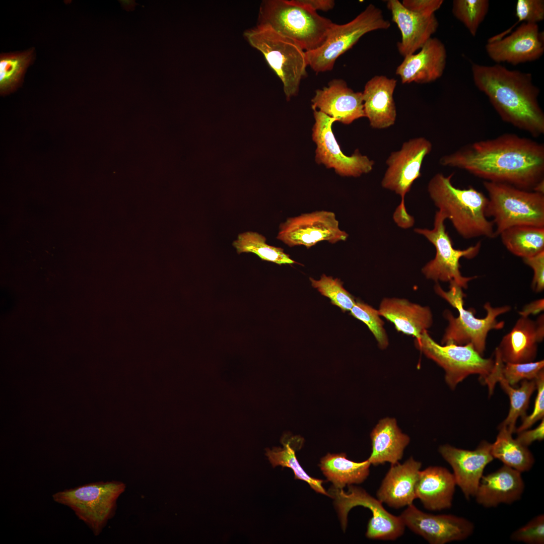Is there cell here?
<instances>
[{
  "instance_id": "obj_1",
  "label": "cell",
  "mask_w": 544,
  "mask_h": 544,
  "mask_svg": "<svg viewBox=\"0 0 544 544\" xmlns=\"http://www.w3.org/2000/svg\"><path fill=\"white\" fill-rule=\"evenodd\" d=\"M439 162L485 181L527 190L544 180L543 144L514 133L467 144Z\"/></svg>"
},
{
  "instance_id": "obj_2",
  "label": "cell",
  "mask_w": 544,
  "mask_h": 544,
  "mask_svg": "<svg viewBox=\"0 0 544 544\" xmlns=\"http://www.w3.org/2000/svg\"><path fill=\"white\" fill-rule=\"evenodd\" d=\"M477 88L488 98L502 120L534 137L544 133V112L538 102L540 90L532 75L509 70L500 64L472 63Z\"/></svg>"
},
{
  "instance_id": "obj_3",
  "label": "cell",
  "mask_w": 544,
  "mask_h": 544,
  "mask_svg": "<svg viewBox=\"0 0 544 544\" xmlns=\"http://www.w3.org/2000/svg\"><path fill=\"white\" fill-rule=\"evenodd\" d=\"M453 175L438 173L428 183L429 194L438 211L463 238L496 237L494 225L486 215L488 197L471 186L455 187L451 182Z\"/></svg>"
},
{
  "instance_id": "obj_4",
  "label": "cell",
  "mask_w": 544,
  "mask_h": 544,
  "mask_svg": "<svg viewBox=\"0 0 544 544\" xmlns=\"http://www.w3.org/2000/svg\"><path fill=\"white\" fill-rule=\"evenodd\" d=\"M258 22L292 40L306 52L321 46L334 24L295 0L263 1Z\"/></svg>"
},
{
  "instance_id": "obj_5",
  "label": "cell",
  "mask_w": 544,
  "mask_h": 544,
  "mask_svg": "<svg viewBox=\"0 0 544 544\" xmlns=\"http://www.w3.org/2000/svg\"><path fill=\"white\" fill-rule=\"evenodd\" d=\"M449 284L448 291H444L438 283L434 287L436 293L458 311V316L455 317L449 310L444 311L443 315L448 321V325L442 337L441 345L470 344L483 356L489 332L492 329H501L504 326V321H498L497 318L510 311L511 307L504 305L494 307L490 302H487L484 305L486 316L482 318H477L473 310L464 308L463 298L466 295L462 288L454 282Z\"/></svg>"
},
{
  "instance_id": "obj_6",
  "label": "cell",
  "mask_w": 544,
  "mask_h": 544,
  "mask_svg": "<svg viewBox=\"0 0 544 544\" xmlns=\"http://www.w3.org/2000/svg\"><path fill=\"white\" fill-rule=\"evenodd\" d=\"M244 36L281 80L287 100L297 95L301 80L307 75L305 51L266 25L258 23L245 31Z\"/></svg>"
},
{
  "instance_id": "obj_7",
  "label": "cell",
  "mask_w": 544,
  "mask_h": 544,
  "mask_svg": "<svg viewBox=\"0 0 544 544\" xmlns=\"http://www.w3.org/2000/svg\"><path fill=\"white\" fill-rule=\"evenodd\" d=\"M488 193L486 211L493 217L496 236L511 227H544V194L500 182L484 181Z\"/></svg>"
},
{
  "instance_id": "obj_8",
  "label": "cell",
  "mask_w": 544,
  "mask_h": 544,
  "mask_svg": "<svg viewBox=\"0 0 544 544\" xmlns=\"http://www.w3.org/2000/svg\"><path fill=\"white\" fill-rule=\"evenodd\" d=\"M125 489L121 482H97L59 491L52 498L71 509L98 535L114 515L117 500Z\"/></svg>"
},
{
  "instance_id": "obj_9",
  "label": "cell",
  "mask_w": 544,
  "mask_h": 544,
  "mask_svg": "<svg viewBox=\"0 0 544 544\" xmlns=\"http://www.w3.org/2000/svg\"><path fill=\"white\" fill-rule=\"evenodd\" d=\"M390 26L381 10L369 4L352 21L344 24L334 23L323 44L305 51L308 65L318 73L331 71L337 58L351 49L366 33L385 30Z\"/></svg>"
},
{
  "instance_id": "obj_10",
  "label": "cell",
  "mask_w": 544,
  "mask_h": 544,
  "mask_svg": "<svg viewBox=\"0 0 544 544\" xmlns=\"http://www.w3.org/2000/svg\"><path fill=\"white\" fill-rule=\"evenodd\" d=\"M446 216L440 211L436 212L432 229L416 228V233L425 237L435 247V257L422 268L425 277L436 283L454 282L462 289H467L468 283L477 276H463L460 270L459 260L461 257L473 258L479 253L481 242L464 249L453 247L452 240L446 231L444 224Z\"/></svg>"
},
{
  "instance_id": "obj_11",
  "label": "cell",
  "mask_w": 544,
  "mask_h": 544,
  "mask_svg": "<svg viewBox=\"0 0 544 544\" xmlns=\"http://www.w3.org/2000/svg\"><path fill=\"white\" fill-rule=\"evenodd\" d=\"M415 344L428 358L441 367L445 372V379L452 389L472 374H479L482 381L490 374L494 360L484 358L470 344L441 345L425 331Z\"/></svg>"
},
{
  "instance_id": "obj_12",
  "label": "cell",
  "mask_w": 544,
  "mask_h": 544,
  "mask_svg": "<svg viewBox=\"0 0 544 544\" xmlns=\"http://www.w3.org/2000/svg\"><path fill=\"white\" fill-rule=\"evenodd\" d=\"M329 497L334 499L335 505L344 531L348 523V515L354 507L362 506L370 509L372 516L369 520L366 535L368 538L394 540L404 533L405 526L400 516L388 512L377 498L371 496L364 489L348 485L346 492L333 486L329 489Z\"/></svg>"
},
{
  "instance_id": "obj_13",
  "label": "cell",
  "mask_w": 544,
  "mask_h": 544,
  "mask_svg": "<svg viewBox=\"0 0 544 544\" xmlns=\"http://www.w3.org/2000/svg\"><path fill=\"white\" fill-rule=\"evenodd\" d=\"M313 111L315 123L312 135L317 146L316 162L324 165L327 168H333L337 174L344 177H357L370 172L374 161L362 155L358 149L351 156L345 155L332 130L335 119L317 110Z\"/></svg>"
},
{
  "instance_id": "obj_14",
  "label": "cell",
  "mask_w": 544,
  "mask_h": 544,
  "mask_svg": "<svg viewBox=\"0 0 544 544\" xmlns=\"http://www.w3.org/2000/svg\"><path fill=\"white\" fill-rule=\"evenodd\" d=\"M348 236L339 228L334 213L317 211L288 218L280 225L277 238L289 247L309 249L323 241L332 244L345 241Z\"/></svg>"
},
{
  "instance_id": "obj_15",
  "label": "cell",
  "mask_w": 544,
  "mask_h": 544,
  "mask_svg": "<svg viewBox=\"0 0 544 544\" xmlns=\"http://www.w3.org/2000/svg\"><path fill=\"white\" fill-rule=\"evenodd\" d=\"M432 149L431 142L424 137L404 142L400 150L391 152L386 159L387 167L381 181L382 186L394 192L404 201L413 183L421 177L423 162Z\"/></svg>"
},
{
  "instance_id": "obj_16",
  "label": "cell",
  "mask_w": 544,
  "mask_h": 544,
  "mask_svg": "<svg viewBox=\"0 0 544 544\" xmlns=\"http://www.w3.org/2000/svg\"><path fill=\"white\" fill-rule=\"evenodd\" d=\"M405 527L431 544H445L465 539L474 531L468 519L451 514L434 515L424 512L413 504L400 515Z\"/></svg>"
},
{
  "instance_id": "obj_17",
  "label": "cell",
  "mask_w": 544,
  "mask_h": 544,
  "mask_svg": "<svg viewBox=\"0 0 544 544\" xmlns=\"http://www.w3.org/2000/svg\"><path fill=\"white\" fill-rule=\"evenodd\" d=\"M487 53L497 64L506 62L517 65L535 61L544 53V34L537 24L522 23L509 35L501 39H489Z\"/></svg>"
},
{
  "instance_id": "obj_18",
  "label": "cell",
  "mask_w": 544,
  "mask_h": 544,
  "mask_svg": "<svg viewBox=\"0 0 544 544\" xmlns=\"http://www.w3.org/2000/svg\"><path fill=\"white\" fill-rule=\"evenodd\" d=\"M438 450L451 466L456 484L465 498L469 500L474 497L485 468L494 459L491 444L483 441L473 450L445 444L441 445Z\"/></svg>"
},
{
  "instance_id": "obj_19",
  "label": "cell",
  "mask_w": 544,
  "mask_h": 544,
  "mask_svg": "<svg viewBox=\"0 0 544 544\" xmlns=\"http://www.w3.org/2000/svg\"><path fill=\"white\" fill-rule=\"evenodd\" d=\"M311 101L313 110L318 109L344 124L365 117L362 92H355L341 79H334L327 87L316 90Z\"/></svg>"
},
{
  "instance_id": "obj_20",
  "label": "cell",
  "mask_w": 544,
  "mask_h": 544,
  "mask_svg": "<svg viewBox=\"0 0 544 544\" xmlns=\"http://www.w3.org/2000/svg\"><path fill=\"white\" fill-rule=\"evenodd\" d=\"M543 338V314L536 321L521 316L496 349L504 363L531 362L535 360L538 344Z\"/></svg>"
},
{
  "instance_id": "obj_21",
  "label": "cell",
  "mask_w": 544,
  "mask_h": 544,
  "mask_svg": "<svg viewBox=\"0 0 544 544\" xmlns=\"http://www.w3.org/2000/svg\"><path fill=\"white\" fill-rule=\"evenodd\" d=\"M419 52L404 57L395 74L403 84H427L440 78L445 70L447 52L444 44L436 37H431Z\"/></svg>"
},
{
  "instance_id": "obj_22",
  "label": "cell",
  "mask_w": 544,
  "mask_h": 544,
  "mask_svg": "<svg viewBox=\"0 0 544 544\" xmlns=\"http://www.w3.org/2000/svg\"><path fill=\"white\" fill-rule=\"evenodd\" d=\"M386 6L391 12L392 21L401 33L397 48L403 57L420 50L438 29L439 23L435 14L420 15L405 8L398 0H388Z\"/></svg>"
},
{
  "instance_id": "obj_23",
  "label": "cell",
  "mask_w": 544,
  "mask_h": 544,
  "mask_svg": "<svg viewBox=\"0 0 544 544\" xmlns=\"http://www.w3.org/2000/svg\"><path fill=\"white\" fill-rule=\"evenodd\" d=\"M397 80L376 75L365 84L362 92L365 116L372 128L384 129L393 125L397 113L393 93Z\"/></svg>"
},
{
  "instance_id": "obj_24",
  "label": "cell",
  "mask_w": 544,
  "mask_h": 544,
  "mask_svg": "<svg viewBox=\"0 0 544 544\" xmlns=\"http://www.w3.org/2000/svg\"><path fill=\"white\" fill-rule=\"evenodd\" d=\"M422 463L410 457L402 463L391 464L376 496L382 503L398 509L413 504Z\"/></svg>"
},
{
  "instance_id": "obj_25",
  "label": "cell",
  "mask_w": 544,
  "mask_h": 544,
  "mask_svg": "<svg viewBox=\"0 0 544 544\" xmlns=\"http://www.w3.org/2000/svg\"><path fill=\"white\" fill-rule=\"evenodd\" d=\"M521 473L504 464L496 471L483 475L474 496L476 502L490 508L518 500L524 489Z\"/></svg>"
},
{
  "instance_id": "obj_26",
  "label": "cell",
  "mask_w": 544,
  "mask_h": 544,
  "mask_svg": "<svg viewBox=\"0 0 544 544\" xmlns=\"http://www.w3.org/2000/svg\"><path fill=\"white\" fill-rule=\"evenodd\" d=\"M380 315L391 322L398 331L416 338L430 328L433 314L428 306L412 303L406 299L384 298L378 309Z\"/></svg>"
},
{
  "instance_id": "obj_27",
  "label": "cell",
  "mask_w": 544,
  "mask_h": 544,
  "mask_svg": "<svg viewBox=\"0 0 544 544\" xmlns=\"http://www.w3.org/2000/svg\"><path fill=\"white\" fill-rule=\"evenodd\" d=\"M456 485L453 473L439 466H430L420 470L415 487L416 499L431 511L449 508Z\"/></svg>"
},
{
  "instance_id": "obj_28",
  "label": "cell",
  "mask_w": 544,
  "mask_h": 544,
  "mask_svg": "<svg viewBox=\"0 0 544 544\" xmlns=\"http://www.w3.org/2000/svg\"><path fill=\"white\" fill-rule=\"evenodd\" d=\"M495 356L493 369L483 381L488 386L489 395L493 393L495 385L499 382L502 389L508 395L510 402L509 411L507 418L499 427L506 428L513 434L515 432L517 419L520 417L523 419L526 416L530 398L536 389V382L535 379L524 380H522L520 387L514 388L508 384L502 375V369L504 363L496 349Z\"/></svg>"
},
{
  "instance_id": "obj_29",
  "label": "cell",
  "mask_w": 544,
  "mask_h": 544,
  "mask_svg": "<svg viewBox=\"0 0 544 544\" xmlns=\"http://www.w3.org/2000/svg\"><path fill=\"white\" fill-rule=\"evenodd\" d=\"M370 436L372 452L367 460L374 466L398 463L410 441L409 436L398 427L395 419L389 418L379 421Z\"/></svg>"
},
{
  "instance_id": "obj_30",
  "label": "cell",
  "mask_w": 544,
  "mask_h": 544,
  "mask_svg": "<svg viewBox=\"0 0 544 544\" xmlns=\"http://www.w3.org/2000/svg\"><path fill=\"white\" fill-rule=\"evenodd\" d=\"M370 465L368 460L356 462L348 459L346 454L342 453H328L321 459L319 466L334 488L343 489L346 485L364 482L369 475Z\"/></svg>"
},
{
  "instance_id": "obj_31",
  "label": "cell",
  "mask_w": 544,
  "mask_h": 544,
  "mask_svg": "<svg viewBox=\"0 0 544 544\" xmlns=\"http://www.w3.org/2000/svg\"><path fill=\"white\" fill-rule=\"evenodd\" d=\"M503 244L513 254L526 258L544 251V227H511L500 235Z\"/></svg>"
},
{
  "instance_id": "obj_32",
  "label": "cell",
  "mask_w": 544,
  "mask_h": 544,
  "mask_svg": "<svg viewBox=\"0 0 544 544\" xmlns=\"http://www.w3.org/2000/svg\"><path fill=\"white\" fill-rule=\"evenodd\" d=\"M496 441L491 444V454L503 463L520 472L529 470L534 463V457L527 447L512 437L506 428L498 427Z\"/></svg>"
},
{
  "instance_id": "obj_33",
  "label": "cell",
  "mask_w": 544,
  "mask_h": 544,
  "mask_svg": "<svg viewBox=\"0 0 544 544\" xmlns=\"http://www.w3.org/2000/svg\"><path fill=\"white\" fill-rule=\"evenodd\" d=\"M233 245L238 254L253 253L262 260L279 265L297 263L283 248L267 244L265 237L256 232L250 231L239 234Z\"/></svg>"
},
{
  "instance_id": "obj_34",
  "label": "cell",
  "mask_w": 544,
  "mask_h": 544,
  "mask_svg": "<svg viewBox=\"0 0 544 544\" xmlns=\"http://www.w3.org/2000/svg\"><path fill=\"white\" fill-rule=\"evenodd\" d=\"M33 51L21 53L2 54L0 57V90L2 95L13 91L29 65Z\"/></svg>"
},
{
  "instance_id": "obj_35",
  "label": "cell",
  "mask_w": 544,
  "mask_h": 544,
  "mask_svg": "<svg viewBox=\"0 0 544 544\" xmlns=\"http://www.w3.org/2000/svg\"><path fill=\"white\" fill-rule=\"evenodd\" d=\"M283 448L277 447L266 449V455L273 467L281 465L291 468L295 474V479L304 481L316 492L329 496L322 486L323 480L313 478L307 474L299 463L295 450L289 442L283 443Z\"/></svg>"
},
{
  "instance_id": "obj_36",
  "label": "cell",
  "mask_w": 544,
  "mask_h": 544,
  "mask_svg": "<svg viewBox=\"0 0 544 544\" xmlns=\"http://www.w3.org/2000/svg\"><path fill=\"white\" fill-rule=\"evenodd\" d=\"M489 8L488 0H454L452 12L472 36L477 35Z\"/></svg>"
},
{
  "instance_id": "obj_37",
  "label": "cell",
  "mask_w": 544,
  "mask_h": 544,
  "mask_svg": "<svg viewBox=\"0 0 544 544\" xmlns=\"http://www.w3.org/2000/svg\"><path fill=\"white\" fill-rule=\"evenodd\" d=\"M309 280L314 288L321 295L329 298L332 304L343 311H350L355 304L354 297L344 288L343 283L339 279L323 274L319 280L312 278Z\"/></svg>"
},
{
  "instance_id": "obj_38",
  "label": "cell",
  "mask_w": 544,
  "mask_h": 544,
  "mask_svg": "<svg viewBox=\"0 0 544 544\" xmlns=\"http://www.w3.org/2000/svg\"><path fill=\"white\" fill-rule=\"evenodd\" d=\"M350 312L352 315L362 321L367 325L381 349H385L388 346V337L384 327V322L380 317L378 310L359 301L356 302Z\"/></svg>"
},
{
  "instance_id": "obj_39",
  "label": "cell",
  "mask_w": 544,
  "mask_h": 544,
  "mask_svg": "<svg viewBox=\"0 0 544 544\" xmlns=\"http://www.w3.org/2000/svg\"><path fill=\"white\" fill-rule=\"evenodd\" d=\"M543 367V360L524 363H505L502 369V375L509 385L514 387L521 380L535 379Z\"/></svg>"
},
{
  "instance_id": "obj_40",
  "label": "cell",
  "mask_w": 544,
  "mask_h": 544,
  "mask_svg": "<svg viewBox=\"0 0 544 544\" xmlns=\"http://www.w3.org/2000/svg\"><path fill=\"white\" fill-rule=\"evenodd\" d=\"M510 538L514 541L527 544H543L544 515L541 514L533 518L526 524L514 531Z\"/></svg>"
},
{
  "instance_id": "obj_41",
  "label": "cell",
  "mask_w": 544,
  "mask_h": 544,
  "mask_svg": "<svg viewBox=\"0 0 544 544\" xmlns=\"http://www.w3.org/2000/svg\"><path fill=\"white\" fill-rule=\"evenodd\" d=\"M515 15L518 22L537 24L544 19V1L518 0Z\"/></svg>"
},
{
  "instance_id": "obj_42",
  "label": "cell",
  "mask_w": 544,
  "mask_h": 544,
  "mask_svg": "<svg viewBox=\"0 0 544 544\" xmlns=\"http://www.w3.org/2000/svg\"><path fill=\"white\" fill-rule=\"evenodd\" d=\"M537 395L534 402L533 411L528 416L522 419V423L516 429L515 432L519 433L530 428L537 421L543 418L544 416V371L542 370L535 379Z\"/></svg>"
},
{
  "instance_id": "obj_43",
  "label": "cell",
  "mask_w": 544,
  "mask_h": 544,
  "mask_svg": "<svg viewBox=\"0 0 544 544\" xmlns=\"http://www.w3.org/2000/svg\"><path fill=\"white\" fill-rule=\"evenodd\" d=\"M522 259L533 271L531 283L532 290L535 292H542L544 289V251Z\"/></svg>"
},
{
  "instance_id": "obj_44",
  "label": "cell",
  "mask_w": 544,
  "mask_h": 544,
  "mask_svg": "<svg viewBox=\"0 0 544 544\" xmlns=\"http://www.w3.org/2000/svg\"><path fill=\"white\" fill-rule=\"evenodd\" d=\"M408 10L424 16H430L441 7L442 0H403L401 2Z\"/></svg>"
},
{
  "instance_id": "obj_45",
  "label": "cell",
  "mask_w": 544,
  "mask_h": 544,
  "mask_svg": "<svg viewBox=\"0 0 544 544\" xmlns=\"http://www.w3.org/2000/svg\"><path fill=\"white\" fill-rule=\"evenodd\" d=\"M516 439L522 445L528 447L535 441H542L544 438L543 418L535 429L526 430L517 433Z\"/></svg>"
},
{
  "instance_id": "obj_46",
  "label": "cell",
  "mask_w": 544,
  "mask_h": 544,
  "mask_svg": "<svg viewBox=\"0 0 544 544\" xmlns=\"http://www.w3.org/2000/svg\"><path fill=\"white\" fill-rule=\"evenodd\" d=\"M393 219L399 227L404 229L413 226L415 222L414 218L407 213L405 202L401 201L395 209Z\"/></svg>"
},
{
  "instance_id": "obj_47",
  "label": "cell",
  "mask_w": 544,
  "mask_h": 544,
  "mask_svg": "<svg viewBox=\"0 0 544 544\" xmlns=\"http://www.w3.org/2000/svg\"><path fill=\"white\" fill-rule=\"evenodd\" d=\"M296 2L317 12V10L328 11L333 8L335 2L333 0H295Z\"/></svg>"
},
{
  "instance_id": "obj_48",
  "label": "cell",
  "mask_w": 544,
  "mask_h": 544,
  "mask_svg": "<svg viewBox=\"0 0 544 544\" xmlns=\"http://www.w3.org/2000/svg\"><path fill=\"white\" fill-rule=\"evenodd\" d=\"M543 310L544 299L541 298L526 304L519 313L521 316L528 317L530 315L537 314Z\"/></svg>"
},
{
  "instance_id": "obj_49",
  "label": "cell",
  "mask_w": 544,
  "mask_h": 544,
  "mask_svg": "<svg viewBox=\"0 0 544 544\" xmlns=\"http://www.w3.org/2000/svg\"><path fill=\"white\" fill-rule=\"evenodd\" d=\"M120 2L122 4L123 6H124V8H125V7H126L127 8V7L129 8H131L132 6H134V2H132L130 1H122Z\"/></svg>"
}]
</instances>
